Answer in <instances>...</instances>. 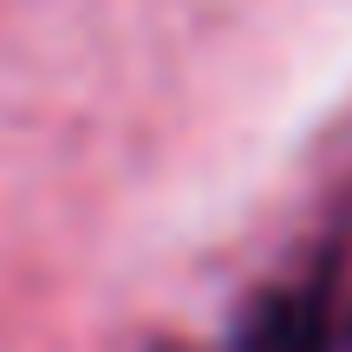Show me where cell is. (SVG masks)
I'll return each mask as SVG.
<instances>
[{
	"label": "cell",
	"instance_id": "cell-1",
	"mask_svg": "<svg viewBox=\"0 0 352 352\" xmlns=\"http://www.w3.org/2000/svg\"><path fill=\"white\" fill-rule=\"evenodd\" d=\"M235 352H327V320L307 294H267L248 314Z\"/></svg>",
	"mask_w": 352,
	"mask_h": 352
}]
</instances>
